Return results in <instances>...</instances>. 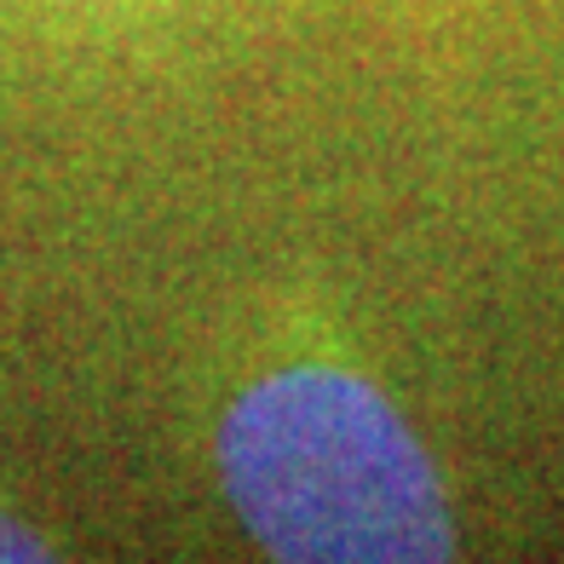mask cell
Returning a JSON list of instances; mask_svg holds the SVG:
<instances>
[{
    "label": "cell",
    "instance_id": "6da1fadb",
    "mask_svg": "<svg viewBox=\"0 0 564 564\" xmlns=\"http://www.w3.org/2000/svg\"><path fill=\"white\" fill-rule=\"evenodd\" d=\"M219 478L271 558L421 564L455 553L426 444L351 364L305 357L253 375L219 421Z\"/></svg>",
    "mask_w": 564,
    "mask_h": 564
},
{
    "label": "cell",
    "instance_id": "7a4b0ae2",
    "mask_svg": "<svg viewBox=\"0 0 564 564\" xmlns=\"http://www.w3.org/2000/svg\"><path fill=\"white\" fill-rule=\"evenodd\" d=\"M58 547L46 542V535L30 524V519H18V512H7L0 507V564H30V558H53Z\"/></svg>",
    "mask_w": 564,
    "mask_h": 564
}]
</instances>
